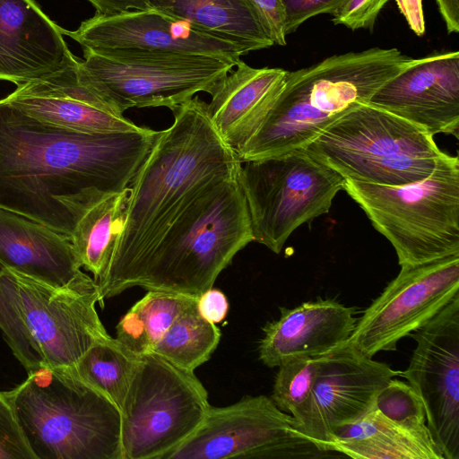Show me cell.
<instances>
[{
    "label": "cell",
    "instance_id": "1",
    "mask_svg": "<svg viewBox=\"0 0 459 459\" xmlns=\"http://www.w3.org/2000/svg\"><path fill=\"white\" fill-rule=\"evenodd\" d=\"M160 131L84 134L41 123L0 100V207L70 236L60 201L129 188Z\"/></svg>",
    "mask_w": 459,
    "mask_h": 459
},
{
    "label": "cell",
    "instance_id": "2",
    "mask_svg": "<svg viewBox=\"0 0 459 459\" xmlns=\"http://www.w3.org/2000/svg\"><path fill=\"white\" fill-rule=\"evenodd\" d=\"M172 113L129 186L120 232L96 282L101 306L204 189L237 178L241 162L214 128L207 103L193 97Z\"/></svg>",
    "mask_w": 459,
    "mask_h": 459
},
{
    "label": "cell",
    "instance_id": "3",
    "mask_svg": "<svg viewBox=\"0 0 459 459\" xmlns=\"http://www.w3.org/2000/svg\"><path fill=\"white\" fill-rule=\"evenodd\" d=\"M252 241L247 204L237 178L219 180L183 211L122 281L117 295L138 286L199 297Z\"/></svg>",
    "mask_w": 459,
    "mask_h": 459
},
{
    "label": "cell",
    "instance_id": "4",
    "mask_svg": "<svg viewBox=\"0 0 459 459\" xmlns=\"http://www.w3.org/2000/svg\"><path fill=\"white\" fill-rule=\"evenodd\" d=\"M5 393L36 459H123L119 409L71 368L41 365Z\"/></svg>",
    "mask_w": 459,
    "mask_h": 459
},
{
    "label": "cell",
    "instance_id": "5",
    "mask_svg": "<svg viewBox=\"0 0 459 459\" xmlns=\"http://www.w3.org/2000/svg\"><path fill=\"white\" fill-rule=\"evenodd\" d=\"M342 189L394 247L400 266L459 254V160L445 154L424 179L388 186L344 178Z\"/></svg>",
    "mask_w": 459,
    "mask_h": 459
},
{
    "label": "cell",
    "instance_id": "6",
    "mask_svg": "<svg viewBox=\"0 0 459 459\" xmlns=\"http://www.w3.org/2000/svg\"><path fill=\"white\" fill-rule=\"evenodd\" d=\"M421 127L369 103L327 126L304 150L344 178L402 186L426 178L441 152Z\"/></svg>",
    "mask_w": 459,
    "mask_h": 459
},
{
    "label": "cell",
    "instance_id": "7",
    "mask_svg": "<svg viewBox=\"0 0 459 459\" xmlns=\"http://www.w3.org/2000/svg\"><path fill=\"white\" fill-rule=\"evenodd\" d=\"M210 406L194 371L154 353L140 356L120 411L123 459H165L199 429Z\"/></svg>",
    "mask_w": 459,
    "mask_h": 459
},
{
    "label": "cell",
    "instance_id": "8",
    "mask_svg": "<svg viewBox=\"0 0 459 459\" xmlns=\"http://www.w3.org/2000/svg\"><path fill=\"white\" fill-rule=\"evenodd\" d=\"M254 241L280 254L291 233L329 212L344 178L304 149L242 162L237 175Z\"/></svg>",
    "mask_w": 459,
    "mask_h": 459
},
{
    "label": "cell",
    "instance_id": "9",
    "mask_svg": "<svg viewBox=\"0 0 459 459\" xmlns=\"http://www.w3.org/2000/svg\"><path fill=\"white\" fill-rule=\"evenodd\" d=\"M0 286L23 324L41 365L74 368L109 334L96 309L99 290L86 273L66 284L2 267Z\"/></svg>",
    "mask_w": 459,
    "mask_h": 459
},
{
    "label": "cell",
    "instance_id": "10",
    "mask_svg": "<svg viewBox=\"0 0 459 459\" xmlns=\"http://www.w3.org/2000/svg\"><path fill=\"white\" fill-rule=\"evenodd\" d=\"M78 81L119 116L131 108L171 111L196 93L210 94L237 63L212 56H106L83 49Z\"/></svg>",
    "mask_w": 459,
    "mask_h": 459
},
{
    "label": "cell",
    "instance_id": "11",
    "mask_svg": "<svg viewBox=\"0 0 459 459\" xmlns=\"http://www.w3.org/2000/svg\"><path fill=\"white\" fill-rule=\"evenodd\" d=\"M330 456L296 429L271 397L210 406L199 429L165 459H317Z\"/></svg>",
    "mask_w": 459,
    "mask_h": 459
},
{
    "label": "cell",
    "instance_id": "12",
    "mask_svg": "<svg viewBox=\"0 0 459 459\" xmlns=\"http://www.w3.org/2000/svg\"><path fill=\"white\" fill-rule=\"evenodd\" d=\"M459 254L401 266L357 320L348 343L368 358L394 351L459 294Z\"/></svg>",
    "mask_w": 459,
    "mask_h": 459
},
{
    "label": "cell",
    "instance_id": "13",
    "mask_svg": "<svg viewBox=\"0 0 459 459\" xmlns=\"http://www.w3.org/2000/svg\"><path fill=\"white\" fill-rule=\"evenodd\" d=\"M62 32L82 49L106 56H212L238 63L247 54L238 45L152 8L95 13L76 30Z\"/></svg>",
    "mask_w": 459,
    "mask_h": 459
},
{
    "label": "cell",
    "instance_id": "14",
    "mask_svg": "<svg viewBox=\"0 0 459 459\" xmlns=\"http://www.w3.org/2000/svg\"><path fill=\"white\" fill-rule=\"evenodd\" d=\"M411 335L416 347L400 375L420 397L444 459H459V294Z\"/></svg>",
    "mask_w": 459,
    "mask_h": 459
},
{
    "label": "cell",
    "instance_id": "15",
    "mask_svg": "<svg viewBox=\"0 0 459 459\" xmlns=\"http://www.w3.org/2000/svg\"><path fill=\"white\" fill-rule=\"evenodd\" d=\"M400 373L343 343L318 358L309 397L294 418L296 429L327 452L333 430L368 412L379 391Z\"/></svg>",
    "mask_w": 459,
    "mask_h": 459
},
{
    "label": "cell",
    "instance_id": "16",
    "mask_svg": "<svg viewBox=\"0 0 459 459\" xmlns=\"http://www.w3.org/2000/svg\"><path fill=\"white\" fill-rule=\"evenodd\" d=\"M369 104L389 111L431 135L459 133V52L415 59L384 83Z\"/></svg>",
    "mask_w": 459,
    "mask_h": 459
},
{
    "label": "cell",
    "instance_id": "17",
    "mask_svg": "<svg viewBox=\"0 0 459 459\" xmlns=\"http://www.w3.org/2000/svg\"><path fill=\"white\" fill-rule=\"evenodd\" d=\"M52 22L35 0H0V80L17 86L77 65Z\"/></svg>",
    "mask_w": 459,
    "mask_h": 459
},
{
    "label": "cell",
    "instance_id": "18",
    "mask_svg": "<svg viewBox=\"0 0 459 459\" xmlns=\"http://www.w3.org/2000/svg\"><path fill=\"white\" fill-rule=\"evenodd\" d=\"M76 66L19 85L4 100L26 116L67 131L109 134L143 128L111 112L78 81Z\"/></svg>",
    "mask_w": 459,
    "mask_h": 459
},
{
    "label": "cell",
    "instance_id": "19",
    "mask_svg": "<svg viewBox=\"0 0 459 459\" xmlns=\"http://www.w3.org/2000/svg\"><path fill=\"white\" fill-rule=\"evenodd\" d=\"M280 314L264 325L258 345L259 359L268 368L328 353L348 342L358 320L354 307L321 298L280 307Z\"/></svg>",
    "mask_w": 459,
    "mask_h": 459
},
{
    "label": "cell",
    "instance_id": "20",
    "mask_svg": "<svg viewBox=\"0 0 459 459\" xmlns=\"http://www.w3.org/2000/svg\"><path fill=\"white\" fill-rule=\"evenodd\" d=\"M289 71L254 68L241 59L213 87L209 117L235 152L257 130L282 91Z\"/></svg>",
    "mask_w": 459,
    "mask_h": 459
},
{
    "label": "cell",
    "instance_id": "21",
    "mask_svg": "<svg viewBox=\"0 0 459 459\" xmlns=\"http://www.w3.org/2000/svg\"><path fill=\"white\" fill-rule=\"evenodd\" d=\"M0 264L54 284H66L85 274L66 235L2 207Z\"/></svg>",
    "mask_w": 459,
    "mask_h": 459
},
{
    "label": "cell",
    "instance_id": "22",
    "mask_svg": "<svg viewBox=\"0 0 459 459\" xmlns=\"http://www.w3.org/2000/svg\"><path fill=\"white\" fill-rule=\"evenodd\" d=\"M325 450L355 459H444L427 426L397 423L375 406L359 420L336 428Z\"/></svg>",
    "mask_w": 459,
    "mask_h": 459
},
{
    "label": "cell",
    "instance_id": "23",
    "mask_svg": "<svg viewBox=\"0 0 459 459\" xmlns=\"http://www.w3.org/2000/svg\"><path fill=\"white\" fill-rule=\"evenodd\" d=\"M129 188L118 193L88 191L60 201L73 226L69 240L81 266L97 282L109 264L120 232Z\"/></svg>",
    "mask_w": 459,
    "mask_h": 459
},
{
    "label": "cell",
    "instance_id": "24",
    "mask_svg": "<svg viewBox=\"0 0 459 459\" xmlns=\"http://www.w3.org/2000/svg\"><path fill=\"white\" fill-rule=\"evenodd\" d=\"M147 8L185 20L247 53L274 45L248 0H147Z\"/></svg>",
    "mask_w": 459,
    "mask_h": 459
},
{
    "label": "cell",
    "instance_id": "25",
    "mask_svg": "<svg viewBox=\"0 0 459 459\" xmlns=\"http://www.w3.org/2000/svg\"><path fill=\"white\" fill-rule=\"evenodd\" d=\"M198 297L148 290L119 319L116 338L137 356L152 353L173 321Z\"/></svg>",
    "mask_w": 459,
    "mask_h": 459
},
{
    "label": "cell",
    "instance_id": "26",
    "mask_svg": "<svg viewBox=\"0 0 459 459\" xmlns=\"http://www.w3.org/2000/svg\"><path fill=\"white\" fill-rule=\"evenodd\" d=\"M139 359L108 335L93 344L71 369L121 411Z\"/></svg>",
    "mask_w": 459,
    "mask_h": 459
},
{
    "label": "cell",
    "instance_id": "27",
    "mask_svg": "<svg viewBox=\"0 0 459 459\" xmlns=\"http://www.w3.org/2000/svg\"><path fill=\"white\" fill-rule=\"evenodd\" d=\"M220 340L219 327L200 315L196 301L178 316L152 353L182 369L195 371L211 358Z\"/></svg>",
    "mask_w": 459,
    "mask_h": 459
},
{
    "label": "cell",
    "instance_id": "28",
    "mask_svg": "<svg viewBox=\"0 0 459 459\" xmlns=\"http://www.w3.org/2000/svg\"><path fill=\"white\" fill-rule=\"evenodd\" d=\"M319 357L295 359L278 367L271 398L279 409L293 418L309 397Z\"/></svg>",
    "mask_w": 459,
    "mask_h": 459
},
{
    "label": "cell",
    "instance_id": "29",
    "mask_svg": "<svg viewBox=\"0 0 459 459\" xmlns=\"http://www.w3.org/2000/svg\"><path fill=\"white\" fill-rule=\"evenodd\" d=\"M375 407L397 423L412 428L427 426L420 397L408 383L394 377L379 391Z\"/></svg>",
    "mask_w": 459,
    "mask_h": 459
},
{
    "label": "cell",
    "instance_id": "30",
    "mask_svg": "<svg viewBox=\"0 0 459 459\" xmlns=\"http://www.w3.org/2000/svg\"><path fill=\"white\" fill-rule=\"evenodd\" d=\"M3 265L0 264V270ZM0 330L13 356L27 372L41 366L27 331L0 286Z\"/></svg>",
    "mask_w": 459,
    "mask_h": 459
},
{
    "label": "cell",
    "instance_id": "31",
    "mask_svg": "<svg viewBox=\"0 0 459 459\" xmlns=\"http://www.w3.org/2000/svg\"><path fill=\"white\" fill-rule=\"evenodd\" d=\"M0 459H36L5 392H0Z\"/></svg>",
    "mask_w": 459,
    "mask_h": 459
},
{
    "label": "cell",
    "instance_id": "32",
    "mask_svg": "<svg viewBox=\"0 0 459 459\" xmlns=\"http://www.w3.org/2000/svg\"><path fill=\"white\" fill-rule=\"evenodd\" d=\"M389 0H348L333 14L332 22L353 30L372 29L377 15Z\"/></svg>",
    "mask_w": 459,
    "mask_h": 459
},
{
    "label": "cell",
    "instance_id": "33",
    "mask_svg": "<svg viewBox=\"0 0 459 459\" xmlns=\"http://www.w3.org/2000/svg\"><path fill=\"white\" fill-rule=\"evenodd\" d=\"M348 0H281L285 19V32H294L309 18L322 14H333Z\"/></svg>",
    "mask_w": 459,
    "mask_h": 459
},
{
    "label": "cell",
    "instance_id": "34",
    "mask_svg": "<svg viewBox=\"0 0 459 459\" xmlns=\"http://www.w3.org/2000/svg\"><path fill=\"white\" fill-rule=\"evenodd\" d=\"M274 44L286 45L284 11L281 0H248Z\"/></svg>",
    "mask_w": 459,
    "mask_h": 459
},
{
    "label": "cell",
    "instance_id": "35",
    "mask_svg": "<svg viewBox=\"0 0 459 459\" xmlns=\"http://www.w3.org/2000/svg\"><path fill=\"white\" fill-rule=\"evenodd\" d=\"M197 309L207 321L217 324L228 314V299L222 291L211 288L198 297Z\"/></svg>",
    "mask_w": 459,
    "mask_h": 459
},
{
    "label": "cell",
    "instance_id": "36",
    "mask_svg": "<svg viewBox=\"0 0 459 459\" xmlns=\"http://www.w3.org/2000/svg\"><path fill=\"white\" fill-rule=\"evenodd\" d=\"M411 30L417 35L425 34V20L421 0H395Z\"/></svg>",
    "mask_w": 459,
    "mask_h": 459
},
{
    "label": "cell",
    "instance_id": "37",
    "mask_svg": "<svg viewBox=\"0 0 459 459\" xmlns=\"http://www.w3.org/2000/svg\"><path fill=\"white\" fill-rule=\"evenodd\" d=\"M96 9V13L111 14L128 10H145L147 0H88Z\"/></svg>",
    "mask_w": 459,
    "mask_h": 459
},
{
    "label": "cell",
    "instance_id": "38",
    "mask_svg": "<svg viewBox=\"0 0 459 459\" xmlns=\"http://www.w3.org/2000/svg\"><path fill=\"white\" fill-rule=\"evenodd\" d=\"M449 33L459 32V0H437Z\"/></svg>",
    "mask_w": 459,
    "mask_h": 459
}]
</instances>
